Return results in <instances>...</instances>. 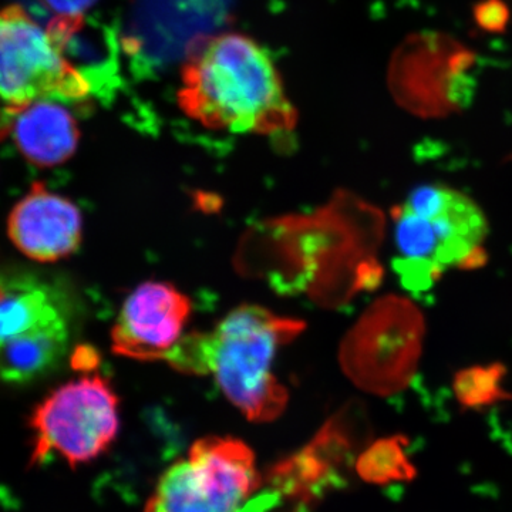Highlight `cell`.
Returning <instances> with one entry per match:
<instances>
[{"label":"cell","instance_id":"cell-1","mask_svg":"<svg viewBox=\"0 0 512 512\" xmlns=\"http://www.w3.org/2000/svg\"><path fill=\"white\" fill-rule=\"evenodd\" d=\"M178 101L202 126L235 134H275L296 124L271 55L251 37L222 33L195 46Z\"/></svg>","mask_w":512,"mask_h":512},{"label":"cell","instance_id":"cell-2","mask_svg":"<svg viewBox=\"0 0 512 512\" xmlns=\"http://www.w3.org/2000/svg\"><path fill=\"white\" fill-rule=\"evenodd\" d=\"M303 329L301 320L241 306L210 332L183 336L165 362L184 375L214 376L248 420L264 423L281 416L288 403V392L272 370L276 353Z\"/></svg>","mask_w":512,"mask_h":512},{"label":"cell","instance_id":"cell-3","mask_svg":"<svg viewBox=\"0 0 512 512\" xmlns=\"http://www.w3.org/2000/svg\"><path fill=\"white\" fill-rule=\"evenodd\" d=\"M396 268L426 289L451 269L483 262L488 222L473 198L446 184L416 188L394 212Z\"/></svg>","mask_w":512,"mask_h":512},{"label":"cell","instance_id":"cell-4","mask_svg":"<svg viewBox=\"0 0 512 512\" xmlns=\"http://www.w3.org/2000/svg\"><path fill=\"white\" fill-rule=\"evenodd\" d=\"M92 84L77 69L49 28L20 5L0 6V138L13 121L42 100L79 103Z\"/></svg>","mask_w":512,"mask_h":512},{"label":"cell","instance_id":"cell-5","mask_svg":"<svg viewBox=\"0 0 512 512\" xmlns=\"http://www.w3.org/2000/svg\"><path fill=\"white\" fill-rule=\"evenodd\" d=\"M261 483L247 444L204 437L165 471L144 512H239Z\"/></svg>","mask_w":512,"mask_h":512},{"label":"cell","instance_id":"cell-6","mask_svg":"<svg viewBox=\"0 0 512 512\" xmlns=\"http://www.w3.org/2000/svg\"><path fill=\"white\" fill-rule=\"evenodd\" d=\"M33 461L57 454L70 467L90 463L109 450L119 433V397L100 376L63 384L36 407Z\"/></svg>","mask_w":512,"mask_h":512},{"label":"cell","instance_id":"cell-7","mask_svg":"<svg viewBox=\"0 0 512 512\" xmlns=\"http://www.w3.org/2000/svg\"><path fill=\"white\" fill-rule=\"evenodd\" d=\"M191 309L190 299L173 285L138 286L124 302L111 333L114 353L140 362L165 360L183 339Z\"/></svg>","mask_w":512,"mask_h":512},{"label":"cell","instance_id":"cell-8","mask_svg":"<svg viewBox=\"0 0 512 512\" xmlns=\"http://www.w3.org/2000/svg\"><path fill=\"white\" fill-rule=\"evenodd\" d=\"M356 447L353 420L348 412L339 413L319 430L311 443L271 468L269 484L286 497L303 503L319 500L342 483L340 470L348 466Z\"/></svg>","mask_w":512,"mask_h":512},{"label":"cell","instance_id":"cell-9","mask_svg":"<svg viewBox=\"0 0 512 512\" xmlns=\"http://www.w3.org/2000/svg\"><path fill=\"white\" fill-rule=\"evenodd\" d=\"M82 229L79 208L43 184H33L8 221L15 247L39 262H56L74 254L82 242Z\"/></svg>","mask_w":512,"mask_h":512},{"label":"cell","instance_id":"cell-10","mask_svg":"<svg viewBox=\"0 0 512 512\" xmlns=\"http://www.w3.org/2000/svg\"><path fill=\"white\" fill-rule=\"evenodd\" d=\"M64 104L57 100L37 101L13 121L10 134L29 163L55 167L76 153L80 131Z\"/></svg>","mask_w":512,"mask_h":512},{"label":"cell","instance_id":"cell-11","mask_svg":"<svg viewBox=\"0 0 512 512\" xmlns=\"http://www.w3.org/2000/svg\"><path fill=\"white\" fill-rule=\"evenodd\" d=\"M67 319L52 289L29 276H0V345Z\"/></svg>","mask_w":512,"mask_h":512},{"label":"cell","instance_id":"cell-12","mask_svg":"<svg viewBox=\"0 0 512 512\" xmlns=\"http://www.w3.org/2000/svg\"><path fill=\"white\" fill-rule=\"evenodd\" d=\"M69 338V322L63 319L3 343L0 379L25 384L46 376L62 362Z\"/></svg>","mask_w":512,"mask_h":512},{"label":"cell","instance_id":"cell-13","mask_svg":"<svg viewBox=\"0 0 512 512\" xmlns=\"http://www.w3.org/2000/svg\"><path fill=\"white\" fill-rule=\"evenodd\" d=\"M409 440L403 436L386 437L369 444L356 458V473L369 484L386 485L412 481L416 466L407 454Z\"/></svg>","mask_w":512,"mask_h":512},{"label":"cell","instance_id":"cell-14","mask_svg":"<svg viewBox=\"0 0 512 512\" xmlns=\"http://www.w3.org/2000/svg\"><path fill=\"white\" fill-rule=\"evenodd\" d=\"M477 26L488 33H503L510 23L511 13L504 0H480L474 5Z\"/></svg>","mask_w":512,"mask_h":512},{"label":"cell","instance_id":"cell-15","mask_svg":"<svg viewBox=\"0 0 512 512\" xmlns=\"http://www.w3.org/2000/svg\"><path fill=\"white\" fill-rule=\"evenodd\" d=\"M47 8L59 13V16H82L83 12L92 8L96 0H42Z\"/></svg>","mask_w":512,"mask_h":512},{"label":"cell","instance_id":"cell-16","mask_svg":"<svg viewBox=\"0 0 512 512\" xmlns=\"http://www.w3.org/2000/svg\"><path fill=\"white\" fill-rule=\"evenodd\" d=\"M96 353L90 349H79L73 356V365L77 370H92L96 366Z\"/></svg>","mask_w":512,"mask_h":512}]
</instances>
